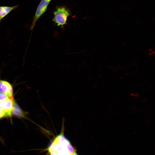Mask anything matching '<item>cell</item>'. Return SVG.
<instances>
[{"label":"cell","mask_w":155,"mask_h":155,"mask_svg":"<svg viewBox=\"0 0 155 155\" xmlns=\"http://www.w3.org/2000/svg\"><path fill=\"white\" fill-rule=\"evenodd\" d=\"M70 14L69 10L66 7L63 6H58L53 12V21L57 26L63 28L67 24V19Z\"/></svg>","instance_id":"obj_1"},{"label":"cell","mask_w":155,"mask_h":155,"mask_svg":"<svg viewBox=\"0 0 155 155\" xmlns=\"http://www.w3.org/2000/svg\"><path fill=\"white\" fill-rule=\"evenodd\" d=\"M49 2L46 0H41L36 9L33 17L30 29L32 30L36 22L46 11Z\"/></svg>","instance_id":"obj_2"},{"label":"cell","mask_w":155,"mask_h":155,"mask_svg":"<svg viewBox=\"0 0 155 155\" xmlns=\"http://www.w3.org/2000/svg\"><path fill=\"white\" fill-rule=\"evenodd\" d=\"M14 102L13 98H8L0 102L1 108L5 117H11Z\"/></svg>","instance_id":"obj_3"},{"label":"cell","mask_w":155,"mask_h":155,"mask_svg":"<svg viewBox=\"0 0 155 155\" xmlns=\"http://www.w3.org/2000/svg\"><path fill=\"white\" fill-rule=\"evenodd\" d=\"M50 147L51 155H71L55 139Z\"/></svg>","instance_id":"obj_4"},{"label":"cell","mask_w":155,"mask_h":155,"mask_svg":"<svg viewBox=\"0 0 155 155\" xmlns=\"http://www.w3.org/2000/svg\"><path fill=\"white\" fill-rule=\"evenodd\" d=\"M55 139L71 155H72L75 152L70 142L65 137L63 132L57 135Z\"/></svg>","instance_id":"obj_5"},{"label":"cell","mask_w":155,"mask_h":155,"mask_svg":"<svg viewBox=\"0 0 155 155\" xmlns=\"http://www.w3.org/2000/svg\"><path fill=\"white\" fill-rule=\"evenodd\" d=\"M0 93L6 95L9 98H13L11 85L7 81L0 79Z\"/></svg>","instance_id":"obj_6"},{"label":"cell","mask_w":155,"mask_h":155,"mask_svg":"<svg viewBox=\"0 0 155 155\" xmlns=\"http://www.w3.org/2000/svg\"><path fill=\"white\" fill-rule=\"evenodd\" d=\"M16 5L13 6H0V24L2 20L12 11L19 6Z\"/></svg>","instance_id":"obj_7"},{"label":"cell","mask_w":155,"mask_h":155,"mask_svg":"<svg viewBox=\"0 0 155 155\" xmlns=\"http://www.w3.org/2000/svg\"><path fill=\"white\" fill-rule=\"evenodd\" d=\"M12 114L16 117L22 118L25 117L26 113L21 109L18 104L14 102Z\"/></svg>","instance_id":"obj_8"},{"label":"cell","mask_w":155,"mask_h":155,"mask_svg":"<svg viewBox=\"0 0 155 155\" xmlns=\"http://www.w3.org/2000/svg\"><path fill=\"white\" fill-rule=\"evenodd\" d=\"M8 98L9 97L6 95L0 93V101H3Z\"/></svg>","instance_id":"obj_9"},{"label":"cell","mask_w":155,"mask_h":155,"mask_svg":"<svg viewBox=\"0 0 155 155\" xmlns=\"http://www.w3.org/2000/svg\"><path fill=\"white\" fill-rule=\"evenodd\" d=\"M4 117H5L4 115L1 110L0 102V118H2Z\"/></svg>","instance_id":"obj_10"},{"label":"cell","mask_w":155,"mask_h":155,"mask_svg":"<svg viewBox=\"0 0 155 155\" xmlns=\"http://www.w3.org/2000/svg\"><path fill=\"white\" fill-rule=\"evenodd\" d=\"M0 141L3 144V145L5 144L4 142L3 138L0 136Z\"/></svg>","instance_id":"obj_11"},{"label":"cell","mask_w":155,"mask_h":155,"mask_svg":"<svg viewBox=\"0 0 155 155\" xmlns=\"http://www.w3.org/2000/svg\"><path fill=\"white\" fill-rule=\"evenodd\" d=\"M72 155H78L75 152Z\"/></svg>","instance_id":"obj_12"},{"label":"cell","mask_w":155,"mask_h":155,"mask_svg":"<svg viewBox=\"0 0 155 155\" xmlns=\"http://www.w3.org/2000/svg\"><path fill=\"white\" fill-rule=\"evenodd\" d=\"M46 1H48V2H50L51 1V0H46Z\"/></svg>","instance_id":"obj_13"}]
</instances>
